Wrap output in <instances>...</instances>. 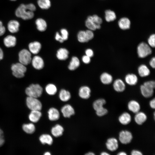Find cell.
<instances>
[{
    "instance_id": "cell-1",
    "label": "cell",
    "mask_w": 155,
    "mask_h": 155,
    "mask_svg": "<svg viewBox=\"0 0 155 155\" xmlns=\"http://www.w3.org/2000/svg\"><path fill=\"white\" fill-rule=\"evenodd\" d=\"M16 16L24 20L32 19L34 17L33 12L28 10L26 7L25 4H21L16 9L15 12Z\"/></svg>"
},
{
    "instance_id": "cell-2",
    "label": "cell",
    "mask_w": 155,
    "mask_h": 155,
    "mask_svg": "<svg viewBox=\"0 0 155 155\" xmlns=\"http://www.w3.org/2000/svg\"><path fill=\"white\" fill-rule=\"evenodd\" d=\"M42 92V88L37 84H31L26 88L25 90L26 93L28 96L37 98L41 95Z\"/></svg>"
},
{
    "instance_id": "cell-3",
    "label": "cell",
    "mask_w": 155,
    "mask_h": 155,
    "mask_svg": "<svg viewBox=\"0 0 155 155\" xmlns=\"http://www.w3.org/2000/svg\"><path fill=\"white\" fill-rule=\"evenodd\" d=\"M11 68L13 75L18 78L24 77L27 70L25 65L20 62L13 64Z\"/></svg>"
},
{
    "instance_id": "cell-4",
    "label": "cell",
    "mask_w": 155,
    "mask_h": 155,
    "mask_svg": "<svg viewBox=\"0 0 155 155\" xmlns=\"http://www.w3.org/2000/svg\"><path fill=\"white\" fill-rule=\"evenodd\" d=\"M137 52L139 57L144 58L150 55L152 50L148 44L144 42H142L137 46Z\"/></svg>"
},
{
    "instance_id": "cell-5",
    "label": "cell",
    "mask_w": 155,
    "mask_h": 155,
    "mask_svg": "<svg viewBox=\"0 0 155 155\" xmlns=\"http://www.w3.org/2000/svg\"><path fill=\"white\" fill-rule=\"evenodd\" d=\"M26 102L27 106L32 111H40L42 109V104L37 98L28 96Z\"/></svg>"
},
{
    "instance_id": "cell-6",
    "label": "cell",
    "mask_w": 155,
    "mask_h": 155,
    "mask_svg": "<svg viewBox=\"0 0 155 155\" xmlns=\"http://www.w3.org/2000/svg\"><path fill=\"white\" fill-rule=\"evenodd\" d=\"M18 57L19 62L25 66L31 62V53L27 49L21 50L19 53Z\"/></svg>"
},
{
    "instance_id": "cell-7",
    "label": "cell",
    "mask_w": 155,
    "mask_h": 155,
    "mask_svg": "<svg viewBox=\"0 0 155 155\" xmlns=\"http://www.w3.org/2000/svg\"><path fill=\"white\" fill-rule=\"evenodd\" d=\"M133 138L131 133L127 130H122L120 132L119 135V139L120 142L123 144L130 143Z\"/></svg>"
},
{
    "instance_id": "cell-8",
    "label": "cell",
    "mask_w": 155,
    "mask_h": 155,
    "mask_svg": "<svg viewBox=\"0 0 155 155\" xmlns=\"http://www.w3.org/2000/svg\"><path fill=\"white\" fill-rule=\"evenodd\" d=\"M107 148L111 151L116 150L118 148L119 145L117 140L114 137L110 138L107 139L106 143Z\"/></svg>"
},
{
    "instance_id": "cell-9",
    "label": "cell",
    "mask_w": 155,
    "mask_h": 155,
    "mask_svg": "<svg viewBox=\"0 0 155 155\" xmlns=\"http://www.w3.org/2000/svg\"><path fill=\"white\" fill-rule=\"evenodd\" d=\"M31 62L33 67L36 69L40 70L44 66L42 59L39 56H35L32 59Z\"/></svg>"
},
{
    "instance_id": "cell-10",
    "label": "cell",
    "mask_w": 155,
    "mask_h": 155,
    "mask_svg": "<svg viewBox=\"0 0 155 155\" xmlns=\"http://www.w3.org/2000/svg\"><path fill=\"white\" fill-rule=\"evenodd\" d=\"M20 24L16 20H11L8 22L7 28L9 31L12 33H15L18 31Z\"/></svg>"
},
{
    "instance_id": "cell-11",
    "label": "cell",
    "mask_w": 155,
    "mask_h": 155,
    "mask_svg": "<svg viewBox=\"0 0 155 155\" xmlns=\"http://www.w3.org/2000/svg\"><path fill=\"white\" fill-rule=\"evenodd\" d=\"M61 111L65 117H69L75 113L74 109L71 105L69 104L63 106L61 108Z\"/></svg>"
},
{
    "instance_id": "cell-12",
    "label": "cell",
    "mask_w": 155,
    "mask_h": 155,
    "mask_svg": "<svg viewBox=\"0 0 155 155\" xmlns=\"http://www.w3.org/2000/svg\"><path fill=\"white\" fill-rule=\"evenodd\" d=\"M3 43L7 47H13L16 45V38L13 36L7 35L4 38Z\"/></svg>"
},
{
    "instance_id": "cell-13",
    "label": "cell",
    "mask_w": 155,
    "mask_h": 155,
    "mask_svg": "<svg viewBox=\"0 0 155 155\" xmlns=\"http://www.w3.org/2000/svg\"><path fill=\"white\" fill-rule=\"evenodd\" d=\"M41 47V44L38 41L30 42L28 45L30 52L33 54H36L40 51Z\"/></svg>"
},
{
    "instance_id": "cell-14",
    "label": "cell",
    "mask_w": 155,
    "mask_h": 155,
    "mask_svg": "<svg viewBox=\"0 0 155 155\" xmlns=\"http://www.w3.org/2000/svg\"><path fill=\"white\" fill-rule=\"evenodd\" d=\"M113 86L114 90L118 92L123 91L125 88V85L123 81L121 79L115 80L113 84Z\"/></svg>"
},
{
    "instance_id": "cell-15",
    "label": "cell",
    "mask_w": 155,
    "mask_h": 155,
    "mask_svg": "<svg viewBox=\"0 0 155 155\" xmlns=\"http://www.w3.org/2000/svg\"><path fill=\"white\" fill-rule=\"evenodd\" d=\"M90 93L91 90L88 87L83 86L80 88L79 94L81 98L84 99H87L90 97Z\"/></svg>"
},
{
    "instance_id": "cell-16",
    "label": "cell",
    "mask_w": 155,
    "mask_h": 155,
    "mask_svg": "<svg viewBox=\"0 0 155 155\" xmlns=\"http://www.w3.org/2000/svg\"><path fill=\"white\" fill-rule=\"evenodd\" d=\"M147 119L146 115L142 112H138L136 113L134 120L136 123L139 125H141L144 123Z\"/></svg>"
},
{
    "instance_id": "cell-17",
    "label": "cell",
    "mask_w": 155,
    "mask_h": 155,
    "mask_svg": "<svg viewBox=\"0 0 155 155\" xmlns=\"http://www.w3.org/2000/svg\"><path fill=\"white\" fill-rule=\"evenodd\" d=\"M127 106L129 111L135 113L139 112L140 109L139 103L134 100L130 101L128 103Z\"/></svg>"
},
{
    "instance_id": "cell-18",
    "label": "cell",
    "mask_w": 155,
    "mask_h": 155,
    "mask_svg": "<svg viewBox=\"0 0 155 155\" xmlns=\"http://www.w3.org/2000/svg\"><path fill=\"white\" fill-rule=\"evenodd\" d=\"M48 113L49 118L51 121H56L59 118V113L58 110L55 108L52 107L50 108Z\"/></svg>"
},
{
    "instance_id": "cell-19",
    "label": "cell",
    "mask_w": 155,
    "mask_h": 155,
    "mask_svg": "<svg viewBox=\"0 0 155 155\" xmlns=\"http://www.w3.org/2000/svg\"><path fill=\"white\" fill-rule=\"evenodd\" d=\"M119 27L123 30H126L130 28L131 22L126 17L121 18L118 22Z\"/></svg>"
},
{
    "instance_id": "cell-20",
    "label": "cell",
    "mask_w": 155,
    "mask_h": 155,
    "mask_svg": "<svg viewBox=\"0 0 155 155\" xmlns=\"http://www.w3.org/2000/svg\"><path fill=\"white\" fill-rule=\"evenodd\" d=\"M140 90L142 95L146 98L151 97L154 93V89L147 87L143 84L141 86Z\"/></svg>"
},
{
    "instance_id": "cell-21",
    "label": "cell",
    "mask_w": 155,
    "mask_h": 155,
    "mask_svg": "<svg viewBox=\"0 0 155 155\" xmlns=\"http://www.w3.org/2000/svg\"><path fill=\"white\" fill-rule=\"evenodd\" d=\"M119 122L123 125H127L131 121V115L127 112H124L119 117Z\"/></svg>"
},
{
    "instance_id": "cell-22",
    "label": "cell",
    "mask_w": 155,
    "mask_h": 155,
    "mask_svg": "<svg viewBox=\"0 0 155 155\" xmlns=\"http://www.w3.org/2000/svg\"><path fill=\"white\" fill-rule=\"evenodd\" d=\"M126 82L128 84L133 86L135 85L138 81V78L136 75L131 73L127 75L125 77Z\"/></svg>"
},
{
    "instance_id": "cell-23",
    "label": "cell",
    "mask_w": 155,
    "mask_h": 155,
    "mask_svg": "<svg viewBox=\"0 0 155 155\" xmlns=\"http://www.w3.org/2000/svg\"><path fill=\"white\" fill-rule=\"evenodd\" d=\"M69 51L66 49L61 48L57 51L56 55L57 58L61 60H65L68 57Z\"/></svg>"
},
{
    "instance_id": "cell-24",
    "label": "cell",
    "mask_w": 155,
    "mask_h": 155,
    "mask_svg": "<svg viewBox=\"0 0 155 155\" xmlns=\"http://www.w3.org/2000/svg\"><path fill=\"white\" fill-rule=\"evenodd\" d=\"M35 24L37 29L40 31H44L46 29V23L45 21L42 18L37 19L35 21Z\"/></svg>"
},
{
    "instance_id": "cell-25",
    "label": "cell",
    "mask_w": 155,
    "mask_h": 155,
    "mask_svg": "<svg viewBox=\"0 0 155 155\" xmlns=\"http://www.w3.org/2000/svg\"><path fill=\"white\" fill-rule=\"evenodd\" d=\"M138 72L140 76L142 77L148 76L150 73L149 69L146 65L144 64H142L139 66Z\"/></svg>"
},
{
    "instance_id": "cell-26",
    "label": "cell",
    "mask_w": 155,
    "mask_h": 155,
    "mask_svg": "<svg viewBox=\"0 0 155 155\" xmlns=\"http://www.w3.org/2000/svg\"><path fill=\"white\" fill-rule=\"evenodd\" d=\"M86 26L92 31L100 28V25H96L91 20L90 16H89L85 22Z\"/></svg>"
},
{
    "instance_id": "cell-27",
    "label": "cell",
    "mask_w": 155,
    "mask_h": 155,
    "mask_svg": "<svg viewBox=\"0 0 155 155\" xmlns=\"http://www.w3.org/2000/svg\"><path fill=\"white\" fill-rule=\"evenodd\" d=\"M41 115L42 114L40 111H32L29 115V118L31 121L36 123L39 120Z\"/></svg>"
},
{
    "instance_id": "cell-28",
    "label": "cell",
    "mask_w": 155,
    "mask_h": 155,
    "mask_svg": "<svg viewBox=\"0 0 155 155\" xmlns=\"http://www.w3.org/2000/svg\"><path fill=\"white\" fill-rule=\"evenodd\" d=\"M100 80L102 83L104 84H109L112 82L113 78L112 76L110 74L104 72L100 76Z\"/></svg>"
},
{
    "instance_id": "cell-29",
    "label": "cell",
    "mask_w": 155,
    "mask_h": 155,
    "mask_svg": "<svg viewBox=\"0 0 155 155\" xmlns=\"http://www.w3.org/2000/svg\"><path fill=\"white\" fill-rule=\"evenodd\" d=\"M63 131V127L61 125L57 124L52 128L51 133L53 136L57 137L61 136Z\"/></svg>"
},
{
    "instance_id": "cell-30",
    "label": "cell",
    "mask_w": 155,
    "mask_h": 155,
    "mask_svg": "<svg viewBox=\"0 0 155 155\" xmlns=\"http://www.w3.org/2000/svg\"><path fill=\"white\" fill-rule=\"evenodd\" d=\"M80 65V61L76 57H73L68 65V69L71 70H74L78 68Z\"/></svg>"
},
{
    "instance_id": "cell-31",
    "label": "cell",
    "mask_w": 155,
    "mask_h": 155,
    "mask_svg": "<svg viewBox=\"0 0 155 155\" xmlns=\"http://www.w3.org/2000/svg\"><path fill=\"white\" fill-rule=\"evenodd\" d=\"M39 140L43 144H47L51 145L53 142V139L51 136L48 134H44L41 135L39 137Z\"/></svg>"
},
{
    "instance_id": "cell-32",
    "label": "cell",
    "mask_w": 155,
    "mask_h": 155,
    "mask_svg": "<svg viewBox=\"0 0 155 155\" xmlns=\"http://www.w3.org/2000/svg\"><path fill=\"white\" fill-rule=\"evenodd\" d=\"M105 19L107 22H110L115 20L116 18V16L115 12L111 10H106L105 12Z\"/></svg>"
},
{
    "instance_id": "cell-33",
    "label": "cell",
    "mask_w": 155,
    "mask_h": 155,
    "mask_svg": "<svg viewBox=\"0 0 155 155\" xmlns=\"http://www.w3.org/2000/svg\"><path fill=\"white\" fill-rule=\"evenodd\" d=\"M59 96L61 101L66 102L70 98L71 94L68 91L64 89H62L59 92Z\"/></svg>"
},
{
    "instance_id": "cell-34",
    "label": "cell",
    "mask_w": 155,
    "mask_h": 155,
    "mask_svg": "<svg viewBox=\"0 0 155 155\" xmlns=\"http://www.w3.org/2000/svg\"><path fill=\"white\" fill-rule=\"evenodd\" d=\"M106 103L105 100L103 98H100L95 100L93 102V107L95 111L103 107Z\"/></svg>"
},
{
    "instance_id": "cell-35",
    "label": "cell",
    "mask_w": 155,
    "mask_h": 155,
    "mask_svg": "<svg viewBox=\"0 0 155 155\" xmlns=\"http://www.w3.org/2000/svg\"><path fill=\"white\" fill-rule=\"evenodd\" d=\"M37 3L39 7L42 9H47L51 6L50 0H38Z\"/></svg>"
},
{
    "instance_id": "cell-36",
    "label": "cell",
    "mask_w": 155,
    "mask_h": 155,
    "mask_svg": "<svg viewBox=\"0 0 155 155\" xmlns=\"http://www.w3.org/2000/svg\"><path fill=\"white\" fill-rule=\"evenodd\" d=\"M22 128L24 131L29 134L33 133L35 130V126L32 123L24 124L22 126Z\"/></svg>"
},
{
    "instance_id": "cell-37",
    "label": "cell",
    "mask_w": 155,
    "mask_h": 155,
    "mask_svg": "<svg viewBox=\"0 0 155 155\" xmlns=\"http://www.w3.org/2000/svg\"><path fill=\"white\" fill-rule=\"evenodd\" d=\"M45 90L47 93L50 95H54L57 92V88L53 84H49L45 87Z\"/></svg>"
},
{
    "instance_id": "cell-38",
    "label": "cell",
    "mask_w": 155,
    "mask_h": 155,
    "mask_svg": "<svg viewBox=\"0 0 155 155\" xmlns=\"http://www.w3.org/2000/svg\"><path fill=\"white\" fill-rule=\"evenodd\" d=\"M78 39L81 42H85L88 41L85 31H80L78 33Z\"/></svg>"
},
{
    "instance_id": "cell-39",
    "label": "cell",
    "mask_w": 155,
    "mask_h": 155,
    "mask_svg": "<svg viewBox=\"0 0 155 155\" xmlns=\"http://www.w3.org/2000/svg\"><path fill=\"white\" fill-rule=\"evenodd\" d=\"M96 113L99 117L103 116L107 113V110L103 107L96 111Z\"/></svg>"
},
{
    "instance_id": "cell-40",
    "label": "cell",
    "mask_w": 155,
    "mask_h": 155,
    "mask_svg": "<svg viewBox=\"0 0 155 155\" xmlns=\"http://www.w3.org/2000/svg\"><path fill=\"white\" fill-rule=\"evenodd\" d=\"M92 20L96 25H100L102 22V20L101 18L96 15H94L90 16Z\"/></svg>"
},
{
    "instance_id": "cell-41",
    "label": "cell",
    "mask_w": 155,
    "mask_h": 155,
    "mask_svg": "<svg viewBox=\"0 0 155 155\" xmlns=\"http://www.w3.org/2000/svg\"><path fill=\"white\" fill-rule=\"evenodd\" d=\"M155 35L152 34L150 36L148 39V44L150 47L154 48L155 46Z\"/></svg>"
},
{
    "instance_id": "cell-42",
    "label": "cell",
    "mask_w": 155,
    "mask_h": 155,
    "mask_svg": "<svg viewBox=\"0 0 155 155\" xmlns=\"http://www.w3.org/2000/svg\"><path fill=\"white\" fill-rule=\"evenodd\" d=\"M61 35L64 40H66L68 38V33L65 29H62L61 31Z\"/></svg>"
},
{
    "instance_id": "cell-43",
    "label": "cell",
    "mask_w": 155,
    "mask_h": 155,
    "mask_svg": "<svg viewBox=\"0 0 155 155\" xmlns=\"http://www.w3.org/2000/svg\"><path fill=\"white\" fill-rule=\"evenodd\" d=\"M143 85L147 87L154 89L155 87V82L154 81H149L145 82Z\"/></svg>"
},
{
    "instance_id": "cell-44",
    "label": "cell",
    "mask_w": 155,
    "mask_h": 155,
    "mask_svg": "<svg viewBox=\"0 0 155 155\" xmlns=\"http://www.w3.org/2000/svg\"><path fill=\"white\" fill-rule=\"evenodd\" d=\"M85 32L88 41L92 39L93 38L94 34L92 31L89 29L85 31Z\"/></svg>"
},
{
    "instance_id": "cell-45",
    "label": "cell",
    "mask_w": 155,
    "mask_h": 155,
    "mask_svg": "<svg viewBox=\"0 0 155 155\" xmlns=\"http://www.w3.org/2000/svg\"><path fill=\"white\" fill-rule=\"evenodd\" d=\"M26 8L29 11L33 12L36 10V7L33 3H30L25 4Z\"/></svg>"
},
{
    "instance_id": "cell-46",
    "label": "cell",
    "mask_w": 155,
    "mask_h": 155,
    "mask_svg": "<svg viewBox=\"0 0 155 155\" xmlns=\"http://www.w3.org/2000/svg\"><path fill=\"white\" fill-rule=\"evenodd\" d=\"M5 27L3 25L2 22L0 20V36L3 35L5 33Z\"/></svg>"
},
{
    "instance_id": "cell-47",
    "label": "cell",
    "mask_w": 155,
    "mask_h": 155,
    "mask_svg": "<svg viewBox=\"0 0 155 155\" xmlns=\"http://www.w3.org/2000/svg\"><path fill=\"white\" fill-rule=\"evenodd\" d=\"M55 38L56 40L61 43L63 42L64 41L61 35L58 32H56Z\"/></svg>"
},
{
    "instance_id": "cell-48",
    "label": "cell",
    "mask_w": 155,
    "mask_h": 155,
    "mask_svg": "<svg viewBox=\"0 0 155 155\" xmlns=\"http://www.w3.org/2000/svg\"><path fill=\"white\" fill-rule=\"evenodd\" d=\"M82 59L83 62L86 64L89 63L91 61L90 57L86 55L82 57Z\"/></svg>"
},
{
    "instance_id": "cell-49",
    "label": "cell",
    "mask_w": 155,
    "mask_h": 155,
    "mask_svg": "<svg viewBox=\"0 0 155 155\" xmlns=\"http://www.w3.org/2000/svg\"><path fill=\"white\" fill-rule=\"evenodd\" d=\"M86 55L91 57L94 55V52L91 49H86L85 51Z\"/></svg>"
},
{
    "instance_id": "cell-50",
    "label": "cell",
    "mask_w": 155,
    "mask_h": 155,
    "mask_svg": "<svg viewBox=\"0 0 155 155\" xmlns=\"http://www.w3.org/2000/svg\"><path fill=\"white\" fill-rule=\"evenodd\" d=\"M4 140L3 131L0 129V146L4 143Z\"/></svg>"
},
{
    "instance_id": "cell-51",
    "label": "cell",
    "mask_w": 155,
    "mask_h": 155,
    "mask_svg": "<svg viewBox=\"0 0 155 155\" xmlns=\"http://www.w3.org/2000/svg\"><path fill=\"white\" fill-rule=\"evenodd\" d=\"M131 155H142V153L140 151L137 150H133L131 152Z\"/></svg>"
},
{
    "instance_id": "cell-52",
    "label": "cell",
    "mask_w": 155,
    "mask_h": 155,
    "mask_svg": "<svg viewBox=\"0 0 155 155\" xmlns=\"http://www.w3.org/2000/svg\"><path fill=\"white\" fill-rule=\"evenodd\" d=\"M150 65L153 68H154L155 67V57H152L149 62Z\"/></svg>"
},
{
    "instance_id": "cell-53",
    "label": "cell",
    "mask_w": 155,
    "mask_h": 155,
    "mask_svg": "<svg viewBox=\"0 0 155 155\" xmlns=\"http://www.w3.org/2000/svg\"><path fill=\"white\" fill-rule=\"evenodd\" d=\"M149 104L150 107L153 109L155 108V98L152 100L150 102Z\"/></svg>"
},
{
    "instance_id": "cell-54",
    "label": "cell",
    "mask_w": 155,
    "mask_h": 155,
    "mask_svg": "<svg viewBox=\"0 0 155 155\" xmlns=\"http://www.w3.org/2000/svg\"><path fill=\"white\" fill-rule=\"evenodd\" d=\"M3 57V50L0 48V61L2 59Z\"/></svg>"
},
{
    "instance_id": "cell-55",
    "label": "cell",
    "mask_w": 155,
    "mask_h": 155,
    "mask_svg": "<svg viewBox=\"0 0 155 155\" xmlns=\"http://www.w3.org/2000/svg\"><path fill=\"white\" fill-rule=\"evenodd\" d=\"M117 154L118 155H126L127 154L125 152L122 151L119 152Z\"/></svg>"
},
{
    "instance_id": "cell-56",
    "label": "cell",
    "mask_w": 155,
    "mask_h": 155,
    "mask_svg": "<svg viewBox=\"0 0 155 155\" xmlns=\"http://www.w3.org/2000/svg\"><path fill=\"white\" fill-rule=\"evenodd\" d=\"M100 154L101 155H109L110 154L108 153L105 152H102Z\"/></svg>"
},
{
    "instance_id": "cell-57",
    "label": "cell",
    "mask_w": 155,
    "mask_h": 155,
    "mask_svg": "<svg viewBox=\"0 0 155 155\" xmlns=\"http://www.w3.org/2000/svg\"><path fill=\"white\" fill-rule=\"evenodd\" d=\"M86 155H94L95 154L93 152H88L86 154Z\"/></svg>"
},
{
    "instance_id": "cell-58",
    "label": "cell",
    "mask_w": 155,
    "mask_h": 155,
    "mask_svg": "<svg viewBox=\"0 0 155 155\" xmlns=\"http://www.w3.org/2000/svg\"><path fill=\"white\" fill-rule=\"evenodd\" d=\"M51 154L49 152H45L44 154V155H50Z\"/></svg>"
},
{
    "instance_id": "cell-59",
    "label": "cell",
    "mask_w": 155,
    "mask_h": 155,
    "mask_svg": "<svg viewBox=\"0 0 155 155\" xmlns=\"http://www.w3.org/2000/svg\"><path fill=\"white\" fill-rule=\"evenodd\" d=\"M10 0L12 1H16V0Z\"/></svg>"
}]
</instances>
